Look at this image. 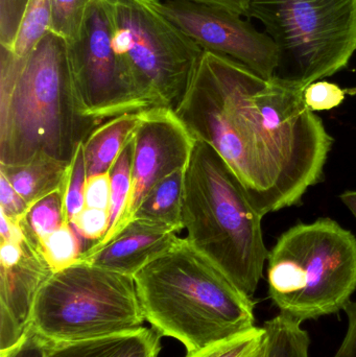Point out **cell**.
<instances>
[{
	"label": "cell",
	"instance_id": "obj_14",
	"mask_svg": "<svg viewBox=\"0 0 356 357\" xmlns=\"http://www.w3.org/2000/svg\"><path fill=\"white\" fill-rule=\"evenodd\" d=\"M160 337L157 331H138L69 344L46 343L47 357H158Z\"/></svg>",
	"mask_w": 356,
	"mask_h": 357
},
{
	"label": "cell",
	"instance_id": "obj_13",
	"mask_svg": "<svg viewBox=\"0 0 356 357\" xmlns=\"http://www.w3.org/2000/svg\"><path fill=\"white\" fill-rule=\"evenodd\" d=\"M173 227L134 218L107 245L84 252L79 261L134 276L140 268L173 247L180 237Z\"/></svg>",
	"mask_w": 356,
	"mask_h": 357
},
{
	"label": "cell",
	"instance_id": "obj_15",
	"mask_svg": "<svg viewBox=\"0 0 356 357\" xmlns=\"http://www.w3.org/2000/svg\"><path fill=\"white\" fill-rule=\"evenodd\" d=\"M142 113L121 115L94 128L83 142L87 177L111 172L141 121Z\"/></svg>",
	"mask_w": 356,
	"mask_h": 357
},
{
	"label": "cell",
	"instance_id": "obj_10",
	"mask_svg": "<svg viewBox=\"0 0 356 357\" xmlns=\"http://www.w3.org/2000/svg\"><path fill=\"white\" fill-rule=\"evenodd\" d=\"M161 12L206 52L228 56L265 79H273L277 47L242 15L192 0H158Z\"/></svg>",
	"mask_w": 356,
	"mask_h": 357
},
{
	"label": "cell",
	"instance_id": "obj_27",
	"mask_svg": "<svg viewBox=\"0 0 356 357\" xmlns=\"http://www.w3.org/2000/svg\"><path fill=\"white\" fill-rule=\"evenodd\" d=\"M29 0H0V44L12 50Z\"/></svg>",
	"mask_w": 356,
	"mask_h": 357
},
{
	"label": "cell",
	"instance_id": "obj_24",
	"mask_svg": "<svg viewBox=\"0 0 356 357\" xmlns=\"http://www.w3.org/2000/svg\"><path fill=\"white\" fill-rule=\"evenodd\" d=\"M132 137L123 152L119 154L118 158L115 161L110 172V228L108 233L115 228L117 222L121 220L131 192L132 161H133V138Z\"/></svg>",
	"mask_w": 356,
	"mask_h": 357
},
{
	"label": "cell",
	"instance_id": "obj_23",
	"mask_svg": "<svg viewBox=\"0 0 356 357\" xmlns=\"http://www.w3.org/2000/svg\"><path fill=\"white\" fill-rule=\"evenodd\" d=\"M50 6L52 0H29L14 47L10 50L14 56H26L49 33Z\"/></svg>",
	"mask_w": 356,
	"mask_h": 357
},
{
	"label": "cell",
	"instance_id": "obj_5",
	"mask_svg": "<svg viewBox=\"0 0 356 357\" xmlns=\"http://www.w3.org/2000/svg\"><path fill=\"white\" fill-rule=\"evenodd\" d=\"M269 295L302 324L344 310L356 289V238L330 218L292 227L268 256Z\"/></svg>",
	"mask_w": 356,
	"mask_h": 357
},
{
	"label": "cell",
	"instance_id": "obj_6",
	"mask_svg": "<svg viewBox=\"0 0 356 357\" xmlns=\"http://www.w3.org/2000/svg\"><path fill=\"white\" fill-rule=\"evenodd\" d=\"M133 276L79 261L42 287L31 329L48 344L131 333L146 322Z\"/></svg>",
	"mask_w": 356,
	"mask_h": 357
},
{
	"label": "cell",
	"instance_id": "obj_25",
	"mask_svg": "<svg viewBox=\"0 0 356 357\" xmlns=\"http://www.w3.org/2000/svg\"><path fill=\"white\" fill-rule=\"evenodd\" d=\"M87 171L84 160L83 144L77 146L75 156L69 165L66 189L64 195L65 218L72 222L73 218L85 208V188Z\"/></svg>",
	"mask_w": 356,
	"mask_h": 357
},
{
	"label": "cell",
	"instance_id": "obj_26",
	"mask_svg": "<svg viewBox=\"0 0 356 357\" xmlns=\"http://www.w3.org/2000/svg\"><path fill=\"white\" fill-rule=\"evenodd\" d=\"M349 91L336 84L321 79L305 88L303 98L313 112H321L341 106Z\"/></svg>",
	"mask_w": 356,
	"mask_h": 357
},
{
	"label": "cell",
	"instance_id": "obj_4",
	"mask_svg": "<svg viewBox=\"0 0 356 357\" xmlns=\"http://www.w3.org/2000/svg\"><path fill=\"white\" fill-rule=\"evenodd\" d=\"M263 218L221 155L196 139L184 176L186 238L251 298L269 256Z\"/></svg>",
	"mask_w": 356,
	"mask_h": 357
},
{
	"label": "cell",
	"instance_id": "obj_8",
	"mask_svg": "<svg viewBox=\"0 0 356 357\" xmlns=\"http://www.w3.org/2000/svg\"><path fill=\"white\" fill-rule=\"evenodd\" d=\"M113 46L130 81L154 108L175 110L204 50L158 6V0H105Z\"/></svg>",
	"mask_w": 356,
	"mask_h": 357
},
{
	"label": "cell",
	"instance_id": "obj_17",
	"mask_svg": "<svg viewBox=\"0 0 356 357\" xmlns=\"http://www.w3.org/2000/svg\"><path fill=\"white\" fill-rule=\"evenodd\" d=\"M186 167L173 172L160 181L146 195L134 218L167 225L179 231L183 230L182 201Z\"/></svg>",
	"mask_w": 356,
	"mask_h": 357
},
{
	"label": "cell",
	"instance_id": "obj_30",
	"mask_svg": "<svg viewBox=\"0 0 356 357\" xmlns=\"http://www.w3.org/2000/svg\"><path fill=\"white\" fill-rule=\"evenodd\" d=\"M29 209V205L22 197L15 190L8 178L0 174V213L8 220L20 222Z\"/></svg>",
	"mask_w": 356,
	"mask_h": 357
},
{
	"label": "cell",
	"instance_id": "obj_32",
	"mask_svg": "<svg viewBox=\"0 0 356 357\" xmlns=\"http://www.w3.org/2000/svg\"><path fill=\"white\" fill-rule=\"evenodd\" d=\"M348 319V328L334 357H356V301H349L344 307Z\"/></svg>",
	"mask_w": 356,
	"mask_h": 357
},
{
	"label": "cell",
	"instance_id": "obj_21",
	"mask_svg": "<svg viewBox=\"0 0 356 357\" xmlns=\"http://www.w3.org/2000/svg\"><path fill=\"white\" fill-rule=\"evenodd\" d=\"M186 357H268L267 331L254 326Z\"/></svg>",
	"mask_w": 356,
	"mask_h": 357
},
{
	"label": "cell",
	"instance_id": "obj_34",
	"mask_svg": "<svg viewBox=\"0 0 356 357\" xmlns=\"http://www.w3.org/2000/svg\"><path fill=\"white\" fill-rule=\"evenodd\" d=\"M340 199L356 218V191H345L340 195Z\"/></svg>",
	"mask_w": 356,
	"mask_h": 357
},
{
	"label": "cell",
	"instance_id": "obj_7",
	"mask_svg": "<svg viewBox=\"0 0 356 357\" xmlns=\"http://www.w3.org/2000/svg\"><path fill=\"white\" fill-rule=\"evenodd\" d=\"M277 47L274 77L305 88L348 66L356 52V0H250Z\"/></svg>",
	"mask_w": 356,
	"mask_h": 357
},
{
	"label": "cell",
	"instance_id": "obj_16",
	"mask_svg": "<svg viewBox=\"0 0 356 357\" xmlns=\"http://www.w3.org/2000/svg\"><path fill=\"white\" fill-rule=\"evenodd\" d=\"M69 165L52 157L40 156L24 165H0V174L8 178L29 207L49 193L66 188Z\"/></svg>",
	"mask_w": 356,
	"mask_h": 357
},
{
	"label": "cell",
	"instance_id": "obj_2",
	"mask_svg": "<svg viewBox=\"0 0 356 357\" xmlns=\"http://www.w3.org/2000/svg\"><path fill=\"white\" fill-rule=\"evenodd\" d=\"M98 125L82 112L64 40L49 31L23 58L1 47L0 165L40 156L70 163Z\"/></svg>",
	"mask_w": 356,
	"mask_h": 357
},
{
	"label": "cell",
	"instance_id": "obj_11",
	"mask_svg": "<svg viewBox=\"0 0 356 357\" xmlns=\"http://www.w3.org/2000/svg\"><path fill=\"white\" fill-rule=\"evenodd\" d=\"M132 138L131 192L125 211L115 228L86 251L98 249L121 234L133 222L136 211L152 189L163 178L187 165L196 142L175 111L169 108L144 111Z\"/></svg>",
	"mask_w": 356,
	"mask_h": 357
},
{
	"label": "cell",
	"instance_id": "obj_29",
	"mask_svg": "<svg viewBox=\"0 0 356 357\" xmlns=\"http://www.w3.org/2000/svg\"><path fill=\"white\" fill-rule=\"evenodd\" d=\"M110 172L88 177L85 188V207L110 211Z\"/></svg>",
	"mask_w": 356,
	"mask_h": 357
},
{
	"label": "cell",
	"instance_id": "obj_12",
	"mask_svg": "<svg viewBox=\"0 0 356 357\" xmlns=\"http://www.w3.org/2000/svg\"><path fill=\"white\" fill-rule=\"evenodd\" d=\"M52 274L41 248L21 225L10 238L0 241V352L27 335L38 296Z\"/></svg>",
	"mask_w": 356,
	"mask_h": 357
},
{
	"label": "cell",
	"instance_id": "obj_19",
	"mask_svg": "<svg viewBox=\"0 0 356 357\" xmlns=\"http://www.w3.org/2000/svg\"><path fill=\"white\" fill-rule=\"evenodd\" d=\"M301 325L281 314L267 321L268 357H309L311 337Z\"/></svg>",
	"mask_w": 356,
	"mask_h": 357
},
{
	"label": "cell",
	"instance_id": "obj_1",
	"mask_svg": "<svg viewBox=\"0 0 356 357\" xmlns=\"http://www.w3.org/2000/svg\"><path fill=\"white\" fill-rule=\"evenodd\" d=\"M303 92L204 50L173 111L221 155L265 216L298 205L323 177L332 138Z\"/></svg>",
	"mask_w": 356,
	"mask_h": 357
},
{
	"label": "cell",
	"instance_id": "obj_18",
	"mask_svg": "<svg viewBox=\"0 0 356 357\" xmlns=\"http://www.w3.org/2000/svg\"><path fill=\"white\" fill-rule=\"evenodd\" d=\"M65 189L54 191L29 206L24 218L20 220L24 234L40 247L44 238L67 222L64 209Z\"/></svg>",
	"mask_w": 356,
	"mask_h": 357
},
{
	"label": "cell",
	"instance_id": "obj_3",
	"mask_svg": "<svg viewBox=\"0 0 356 357\" xmlns=\"http://www.w3.org/2000/svg\"><path fill=\"white\" fill-rule=\"evenodd\" d=\"M146 320L187 354L255 326V303L187 238L134 275Z\"/></svg>",
	"mask_w": 356,
	"mask_h": 357
},
{
	"label": "cell",
	"instance_id": "obj_20",
	"mask_svg": "<svg viewBox=\"0 0 356 357\" xmlns=\"http://www.w3.org/2000/svg\"><path fill=\"white\" fill-rule=\"evenodd\" d=\"M41 251L54 273L77 264L85 250L81 237L70 222H65L58 230L41 241Z\"/></svg>",
	"mask_w": 356,
	"mask_h": 357
},
{
	"label": "cell",
	"instance_id": "obj_33",
	"mask_svg": "<svg viewBox=\"0 0 356 357\" xmlns=\"http://www.w3.org/2000/svg\"><path fill=\"white\" fill-rule=\"evenodd\" d=\"M201 3L211 4V6H222L232 12L238 13L242 16H246L250 0H192Z\"/></svg>",
	"mask_w": 356,
	"mask_h": 357
},
{
	"label": "cell",
	"instance_id": "obj_31",
	"mask_svg": "<svg viewBox=\"0 0 356 357\" xmlns=\"http://www.w3.org/2000/svg\"><path fill=\"white\" fill-rule=\"evenodd\" d=\"M0 357H47L46 342L29 329L27 335L17 345L0 352Z\"/></svg>",
	"mask_w": 356,
	"mask_h": 357
},
{
	"label": "cell",
	"instance_id": "obj_22",
	"mask_svg": "<svg viewBox=\"0 0 356 357\" xmlns=\"http://www.w3.org/2000/svg\"><path fill=\"white\" fill-rule=\"evenodd\" d=\"M93 0H52L49 31L72 45L79 40Z\"/></svg>",
	"mask_w": 356,
	"mask_h": 357
},
{
	"label": "cell",
	"instance_id": "obj_28",
	"mask_svg": "<svg viewBox=\"0 0 356 357\" xmlns=\"http://www.w3.org/2000/svg\"><path fill=\"white\" fill-rule=\"evenodd\" d=\"M81 238L94 241H102L110 228V211L85 207L70 222Z\"/></svg>",
	"mask_w": 356,
	"mask_h": 357
},
{
	"label": "cell",
	"instance_id": "obj_9",
	"mask_svg": "<svg viewBox=\"0 0 356 357\" xmlns=\"http://www.w3.org/2000/svg\"><path fill=\"white\" fill-rule=\"evenodd\" d=\"M67 58L84 116L98 123L155 109L134 87L113 46L105 0H93L79 40Z\"/></svg>",
	"mask_w": 356,
	"mask_h": 357
}]
</instances>
